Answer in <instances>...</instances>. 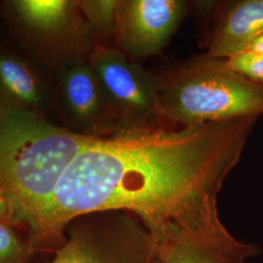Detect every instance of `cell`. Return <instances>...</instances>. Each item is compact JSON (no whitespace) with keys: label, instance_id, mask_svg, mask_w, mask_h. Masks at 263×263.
<instances>
[{"label":"cell","instance_id":"6da1fadb","mask_svg":"<svg viewBox=\"0 0 263 263\" xmlns=\"http://www.w3.org/2000/svg\"><path fill=\"white\" fill-rule=\"evenodd\" d=\"M257 118L94 138L64 172L35 235L60 237L76 217L108 211L137 216L156 247L224 232L217 197Z\"/></svg>","mask_w":263,"mask_h":263},{"label":"cell","instance_id":"7a4b0ae2","mask_svg":"<svg viewBox=\"0 0 263 263\" xmlns=\"http://www.w3.org/2000/svg\"><path fill=\"white\" fill-rule=\"evenodd\" d=\"M93 139L0 101V188L15 218L35 230L64 172Z\"/></svg>","mask_w":263,"mask_h":263},{"label":"cell","instance_id":"3957f363","mask_svg":"<svg viewBox=\"0 0 263 263\" xmlns=\"http://www.w3.org/2000/svg\"><path fill=\"white\" fill-rule=\"evenodd\" d=\"M161 117L182 127L263 114V85L209 54L158 74Z\"/></svg>","mask_w":263,"mask_h":263},{"label":"cell","instance_id":"277c9868","mask_svg":"<svg viewBox=\"0 0 263 263\" xmlns=\"http://www.w3.org/2000/svg\"><path fill=\"white\" fill-rule=\"evenodd\" d=\"M80 217L51 263H163L149 231L137 216L108 211Z\"/></svg>","mask_w":263,"mask_h":263},{"label":"cell","instance_id":"5b68a950","mask_svg":"<svg viewBox=\"0 0 263 263\" xmlns=\"http://www.w3.org/2000/svg\"><path fill=\"white\" fill-rule=\"evenodd\" d=\"M112 107L120 132L162 127L158 74H153L116 47L95 45L87 58Z\"/></svg>","mask_w":263,"mask_h":263},{"label":"cell","instance_id":"8992f818","mask_svg":"<svg viewBox=\"0 0 263 263\" xmlns=\"http://www.w3.org/2000/svg\"><path fill=\"white\" fill-rule=\"evenodd\" d=\"M187 7L183 0H118L116 48L134 62L158 55L179 28Z\"/></svg>","mask_w":263,"mask_h":263},{"label":"cell","instance_id":"52a82bcc","mask_svg":"<svg viewBox=\"0 0 263 263\" xmlns=\"http://www.w3.org/2000/svg\"><path fill=\"white\" fill-rule=\"evenodd\" d=\"M62 97L78 134L102 138L120 132L103 86L87 59L77 60L66 69Z\"/></svg>","mask_w":263,"mask_h":263},{"label":"cell","instance_id":"ba28073f","mask_svg":"<svg viewBox=\"0 0 263 263\" xmlns=\"http://www.w3.org/2000/svg\"><path fill=\"white\" fill-rule=\"evenodd\" d=\"M263 34V0H236L222 5L211 35L208 54L228 59L248 50Z\"/></svg>","mask_w":263,"mask_h":263},{"label":"cell","instance_id":"9c48e42d","mask_svg":"<svg viewBox=\"0 0 263 263\" xmlns=\"http://www.w3.org/2000/svg\"><path fill=\"white\" fill-rule=\"evenodd\" d=\"M11 8L20 22L41 34L69 35L91 45L92 31L77 5L68 0H16Z\"/></svg>","mask_w":263,"mask_h":263},{"label":"cell","instance_id":"30bf717a","mask_svg":"<svg viewBox=\"0 0 263 263\" xmlns=\"http://www.w3.org/2000/svg\"><path fill=\"white\" fill-rule=\"evenodd\" d=\"M157 251L163 263H250L260 254L258 245L243 243L228 230L208 238L177 239Z\"/></svg>","mask_w":263,"mask_h":263},{"label":"cell","instance_id":"8fae6325","mask_svg":"<svg viewBox=\"0 0 263 263\" xmlns=\"http://www.w3.org/2000/svg\"><path fill=\"white\" fill-rule=\"evenodd\" d=\"M43 100L42 86L31 67L18 57L0 55V101L38 113Z\"/></svg>","mask_w":263,"mask_h":263},{"label":"cell","instance_id":"7c38bea8","mask_svg":"<svg viewBox=\"0 0 263 263\" xmlns=\"http://www.w3.org/2000/svg\"><path fill=\"white\" fill-rule=\"evenodd\" d=\"M77 5L87 21L93 36L104 42L115 41L117 0H85L77 1Z\"/></svg>","mask_w":263,"mask_h":263},{"label":"cell","instance_id":"4fadbf2b","mask_svg":"<svg viewBox=\"0 0 263 263\" xmlns=\"http://www.w3.org/2000/svg\"><path fill=\"white\" fill-rule=\"evenodd\" d=\"M228 65L238 73L257 84L263 85V55L245 51L226 59Z\"/></svg>","mask_w":263,"mask_h":263},{"label":"cell","instance_id":"5bb4252c","mask_svg":"<svg viewBox=\"0 0 263 263\" xmlns=\"http://www.w3.org/2000/svg\"><path fill=\"white\" fill-rule=\"evenodd\" d=\"M23 246L7 222H0V263H18Z\"/></svg>","mask_w":263,"mask_h":263},{"label":"cell","instance_id":"9a60e30c","mask_svg":"<svg viewBox=\"0 0 263 263\" xmlns=\"http://www.w3.org/2000/svg\"><path fill=\"white\" fill-rule=\"evenodd\" d=\"M12 217H14V214L9 202L0 205V222H10Z\"/></svg>","mask_w":263,"mask_h":263},{"label":"cell","instance_id":"2e32d148","mask_svg":"<svg viewBox=\"0 0 263 263\" xmlns=\"http://www.w3.org/2000/svg\"><path fill=\"white\" fill-rule=\"evenodd\" d=\"M247 51H252L254 53H258V54L263 55V34L258 36L256 39H254Z\"/></svg>","mask_w":263,"mask_h":263},{"label":"cell","instance_id":"e0dca14e","mask_svg":"<svg viewBox=\"0 0 263 263\" xmlns=\"http://www.w3.org/2000/svg\"><path fill=\"white\" fill-rule=\"evenodd\" d=\"M6 202H8V200H7V198L5 196L3 190L0 188V205L4 204V203H6Z\"/></svg>","mask_w":263,"mask_h":263}]
</instances>
